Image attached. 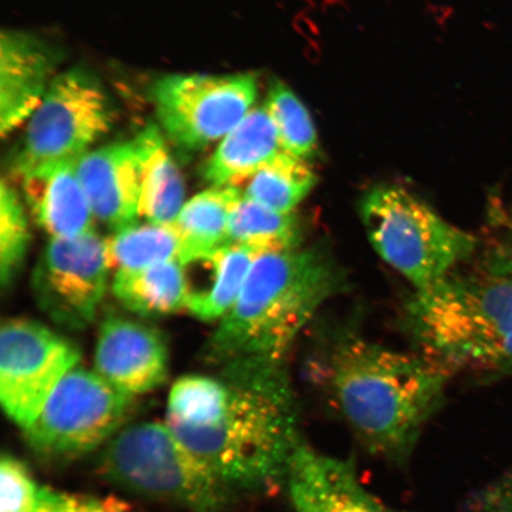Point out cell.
<instances>
[{"label":"cell","mask_w":512,"mask_h":512,"mask_svg":"<svg viewBox=\"0 0 512 512\" xmlns=\"http://www.w3.org/2000/svg\"><path fill=\"white\" fill-rule=\"evenodd\" d=\"M307 373L361 443L392 463L411 456L452 376L420 354L351 331L330 338Z\"/></svg>","instance_id":"cell-1"},{"label":"cell","mask_w":512,"mask_h":512,"mask_svg":"<svg viewBox=\"0 0 512 512\" xmlns=\"http://www.w3.org/2000/svg\"><path fill=\"white\" fill-rule=\"evenodd\" d=\"M230 394L211 424L170 428L185 450L224 490H259L285 482L303 439L296 395L285 363H245L223 369Z\"/></svg>","instance_id":"cell-2"},{"label":"cell","mask_w":512,"mask_h":512,"mask_svg":"<svg viewBox=\"0 0 512 512\" xmlns=\"http://www.w3.org/2000/svg\"><path fill=\"white\" fill-rule=\"evenodd\" d=\"M343 286L342 268L323 247L259 254L232 309L209 337L204 356L223 369L285 363L300 332Z\"/></svg>","instance_id":"cell-3"},{"label":"cell","mask_w":512,"mask_h":512,"mask_svg":"<svg viewBox=\"0 0 512 512\" xmlns=\"http://www.w3.org/2000/svg\"><path fill=\"white\" fill-rule=\"evenodd\" d=\"M403 323L418 354L451 375L512 370V280L484 261L414 290Z\"/></svg>","instance_id":"cell-4"},{"label":"cell","mask_w":512,"mask_h":512,"mask_svg":"<svg viewBox=\"0 0 512 512\" xmlns=\"http://www.w3.org/2000/svg\"><path fill=\"white\" fill-rule=\"evenodd\" d=\"M368 239L414 290L438 283L476 252V236L453 226L411 192L381 185L361 201Z\"/></svg>","instance_id":"cell-5"},{"label":"cell","mask_w":512,"mask_h":512,"mask_svg":"<svg viewBox=\"0 0 512 512\" xmlns=\"http://www.w3.org/2000/svg\"><path fill=\"white\" fill-rule=\"evenodd\" d=\"M102 467L114 484L132 494L196 512H219L227 494L170 428L158 422H142L115 434Z\"/></svg>","instance_id":"cell-6"},{"label":"cell","mask_w":512,"mask_h":512,"mask_svg":"<svg viewBox=\"0 0 512 512\" xmlns=\"http://www.w3.org/2000/svg\"><path fill=\"white\" fill-rule=\"evenodd\" d=\"M113 108L101 83L87 70L55 76L30 118L12 174L16 177L61 162H78L110 132Z\"/></svg>","instance_id":"cell-7"},{"label":"cell","mask_w":512,"mask_h":512,"mask_svg":"<svg viewBox=\"0 0 512 512\" xmlns=\"http://www.w3.org/2000/svg\"><path fill=\"white\" fill-rule=\"evenodd\" d=\"M132 399L96 371L76 367L63 377L23 433L43 456L78 457L108 443L120 431Z\"/></svg>","instance_id":"cell-8"},{"label":"cell","mask_w":512,"mask_h":512,"mask_svg":"<svg viewBox=\"0 0 512 512\" xmlns=\"http://www.w3.org/2000/svg\"><path fill=\"white\" fill-rule=\"evenodd\" d=\"M258 82L252 74H172L152 88L160 125L187 150L222 140L253 110Z\"/></svg>","instance_id":"cell-9"},{"label":"cell","mask_w":512,"mask_h":512,"mask_svg":"<svg viewBox=\"0 0 512 512\" xmlns=\"http://www.w3.org/2000/svg\"><path fill=\"white\" fill-rule=\"evenodd\" d=\"M80 358L74 343L46 325L28 318L6 320L0 330V401L6 415L27 430Z\"/></svg>","instance_id":"cell-10"},{"label":"cell","mask_w":512,"mask_h":512,"mask_svg":"<svg viewBox=\"0 0 512 512\" xmlns=\"http://www.w3.org/2000/svg\"><path fill=\"white\" fill-rule=\"evenodd\" d=\"M106 242L89 232L51 239L36 262L31 286L38 306L64 329L91 325L104 300L111 272Z\"/></svg>","instance_id":"cell-11"},{"label":"cell","mask_w":512,"mask_h":512,"mask_svg":"<svg viewBox=\"0 0 512 512\" xmlns=\"http://www.w3.org/2000/svg\"><path fill=\"white\" fill-rule=\"evenodd\" d=\"M163 138L156 126L137 137L87 152L78 175L96 220L114 232L136 224L147 160Z\"/></svg>","instance_id":"cell-12"},{"label":"cell","mask_w":512,"mask_h":512,"mask_svg":"<svg viewBox=\"0 0 512 512\" xmlns=\"http://www.w3.org/2000/svg\"><path fill=\"white\" fill-rule=\"evenodd\" d=\"M169 350L152 326L111 316L101 324L95 349V371L127 395H143L162 386L168 376Z\"/></svg>","instance_id":"cell-13"},{"label":"cell","mask_w":512,"mask_h":512,"mask_svg":"<svg viewBox=\"0 0 512 512\" xmlns=\"http://www.w3.org/2000/svg\"><path fill=\"white\" fill-rule=\"evenodd\" d=\"M285 484L294 512H400L364 488L354 464L326 456L300 441Z\"/></svg>","instance_id":"cell-14"},{"label":"cell","mask_w":512,"mask_h":512,"mask_svg":"<svg viewBox=\"0 0 512 512\" xmlns=\"http://www.w3.org/2000/svg\"><path fill=\"white\" fill-rule=\"evenodd\" d=\"M57 55L28 32L0 35V133L14 132L32 117L55 79Z\"/></svg>","instance_id":"cell-15"},{"label":"cell","mask_w":512,"mask_h":512,"mask_svg":"<svg viewBox=\"0 0 512 512\" xmlns=\"http://www.w3.org/2000/svg\"><path fill=\"white\" fill-rule=\"evenodd\" d=\"M78 162L44 165L18 177L31 215L51 239L75 238L94 230L95 217L80 182Z\"/></svg>","instance_id":"cell-16"},{"label":"cell","mask_w":512,"mask_h":512,"mask_svg":"<svg viewBox=\"0 0 512 512\" xmlns=\"http://www.w3.org/2000/svg\"><path fill=\"white\" fill-rule=\"evenodd\" d=\"M259 253L226 245L183 262L189 284L188 311L213 322L232 309Z\"/></svg>","instance_id":"cell-17"},{"label":"cell","mask_w":512,"mask_h":512,"mask_svg":"<svg viewBox=\"0 0 512 512\" xmlns=\"http://www.w3.org/2000/svg\"><path fill=\"white\" fill-rule=\"evenodd\" d=\"M281 152L277 130L266 108H253L221 140L203 169L211 187H240Z\"/></svg>","instance_id":"cell-18"},{"label":"cell","mask_w":512,"mask_h":512,"mask_svg":"<svg viewBox=\"0 0 512 512\" xmlns=\"http://www.w3.org/2000/svg\"><path fill=\"white\" fill-rule=\"evenodd\" d=\"M112 291L121 305L140 316L160 317L188 309V277L178 261L115 272Z\"/></svg>","instance_id":"cell-19"},{"label":"cell","mask_w":512,"mask_h":512,"mask_svg":"<svg viewBox=\"0 0 512 512\" xmlns=\"http://www.w3.org/2000/svg\"><path fill=\"white\" fill-rule=\"evenodd\" d=\"M228 245L262 254L304 245L303 226L294 213H278L241 195L230 209Z\"/></svg>","instance_id":"cell-20"},{"label":"cell","mask_w":512,"mask_h":512,"mask_svg":"<svg viewBox=\"0 0 512 512\" xmlns=\"http://www.w3.org/2000/svg\"><path fill=\"white\" fill-rule=\"evenodd\" d=\"M111 270L142 268L188 259V249L172 224H132L105 240Z\"/></svg>","instance_id":"cell-21"},{"label":"cell","mask_w":512,"mask_h":512,"mask_svg":"<svg viewBox=\"0 0 512 512\" xmlns=\"http://www.w3.org/2000/svg\"><path fill=\"white\" fill-rule=\"evenodd\" d=\"M240 195L238 187H211L185 202L172 224L188 249L185 261L228 245L230 209Z\"/></svg>","instance_id":"cell-22"},{"label":"cell","mask_w":512,"mask_h":512,"mask_svg":"<svg viewBox=\"0 0 512 512\" xmlns=\"http://www.w3.org/2000/svg\"><path fill=\"white\" fill-rule=\"evenodd\" d=\"M318 178L305 159L279 152L247 179L242 195L278 213H294Z\"/></svg>","instance_id":"cell-23"},{"label":"cell","mask_w":512,"mask_h":512,"mask_svg":"<svg viewBox=\"0 0 512 512\" xmlns=\"http://www.w3.org/2000/svg\"><path fill=\"white\" fill-rule=\"evenodd\" d=\"M184 181L165 144L147 160L139 198V217L156 224H174L184 207Z\"/></svg>","instance_id":"cell-24"},{"label":"cell","mask_w":512,"mask_h":512,"mask_svg":"<svg viewBox=\"0 0 512 512\" xmlns=\"http://www.w3.org/2000/svg\"><path fill=\"white\" fill-rule=\"evenodd\" d=\"M229 394L224 380L201 375L182 377L171 389L165 425L169 428L209 425L226 408Z\"/></svg>","instance_id":"cell-25"},{"label":"cell","mask_w":512,"mask_h":512,"mask_svg":"<svg viewBox=\"0 0 512 512\" xmlns=\"http://www.w3.org/2000/svg\"><path fill=\"white\" fill-rule=\"evenodd\" d=\"M265 108L277 130L281 151L302 159L315 155L318 144L315 125L303 102L285 83H272Z\"/></svg>","instance_id":"cell-26"},{"label":"cell","mask_w":512,"mask_h":512,"mask_svg":"<svg viewBox=\"0 0 512 512\" xmlns=\"http://www.w3.org/2000/svg\"><path fill=\"white\" fill-rule=\"evenodd\" d=\"M30 230L27 214L11 184L0 187V281L4 288L14 283L27 258Z\"/></svg>","instance_id":"cell-27"},{"label":"cell","mask_w":512,"mask_h":512,"mask_svg":"<svg viewBox=\"0 0 512 512\" xmlns=\"http://www.w3.org/2000/svg\"><path fill=\"white\" fill-rule=\"evenodd\" d=\"M41 489L21 460L4 456L0 463V512H36Z\"/></svg>","instance_id":"cell-28"},{"label":"cell","mask_w":512,"mask_h":512,"mask_svg":"<svg viewBox=\"0 0 512 512\" xmlns=\"http://www.w3.org/2000/svg\"><path fill=\"white\" fill-rule=\"evenodd\" d=\"M36 512H130L114 499H98L41 489Z\"/></svg>","instance_id":"cell-29"},{"label":"cell","mask_w":512,"mask_h":512,"mask_svg":"<svg viewBox=\"0 0 512 512\" xmlns=\"http://www.w3.org/2000/svg\"><path fill=\"white\" fill-rule=\"evenodd\" d=\"M477 512H512V472L491 484L476 499Z\"/></svg>","instance_id":"cell-30"},{"label":"cell","mask_w":512,"mask_h":512,"mask_svg":"<svg viewBox=\"0 0 512 512\" xmlns=\"http://www.w3.org/2000/svg\"><path fill=\"white\" fill-rule=\"evenodd\" d=\"M484 262L512 280V235L492 247Z\"/></svg>","instance_id":"cell-31"}]
</instances>
